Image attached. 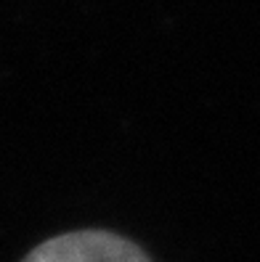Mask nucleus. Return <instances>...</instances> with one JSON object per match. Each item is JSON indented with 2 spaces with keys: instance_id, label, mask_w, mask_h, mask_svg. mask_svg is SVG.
I'll list each match as a JSON object with an SVG mask.
<instances>
[{
  "instance_id": "nucleus-1",
  "label": "nucleus",
  "mask_w": 260,
  "mask_h": 262,
  "mask_svg": "<svg viewBox=\"0 0 260 262\" xmlns=\"http://www.w3.org/2000/svg\"><path fill=\"white\" fill-rule=\"evenodd\" d=\"M22 262H151L133 241L109 230H74L43 241Z\"/></svg>"
}]
</instances>
